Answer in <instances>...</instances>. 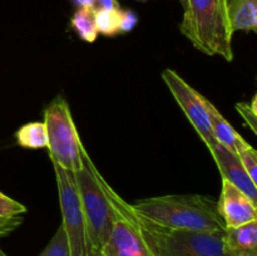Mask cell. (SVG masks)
<instances>
[{"label": "cell", "instance_id": "1", "mask_svg": "<svg viewBox=\"0 0 257 256\" xmlns=\"http://www.w3.org/2000/svg\"><path fill=\"white\" fill-rule=\"evenodd\" d=\"M137 215L172 230L225 231L217 201L202 195H167L143 198L132 205Z\"/></svg>", "mask_w": 257, "mask_h": 256}, {"label": "cell", "instance_id": "2", "mask_svg": "<svg viewBox=\"0 0 257 256\" xmlns=\"http://www.w3.org/2000/svg\"><path fill=\"white\" fill-rule=\"evenodd\" d=\"M180 30L196 49L233 59L232 35L226 0H186Z\"/></svg>", "mask_w": 257, "mask_h": 256}, {"label": "cell", "instance_id": "3", "mask_svg": "<svg viewBox=\"0 0 257 256\" xmlns=\"http://www.w3.org/2000/svg\"><path fill=\"white\" fill-rule=\"evenodd\" d=\"M130 213L155 256H233L225 243V231L166 228L137 215L132 205Z\"/></svg>", "mask_w": 257, "mask_h": 256}, {"label": "cell", "instance_id": "4", "mask_svg": "<svg viewBox=\"0 0 257 256\" xmlns=\"http://www.w3.org/2000/svg\"><path fill=\"white\" fill-rule=\"evenodd\" d=\"M83 168L74 172L92 255L100 253L109 238L113 223L110 203L95 175V166L83 146ZM90 255V256H92Z\"/></svg>", "mask_w": 257, "mask_h": 256}, {"label": "cell", "instance_id": "5", "mask_svg": "<svg viewBox=\"0 0 257 256\" xmlns=\"http://www.w3.org/2000/svg\"><path fill=\"white\" fill-rule=\"evenodd\" d=\"M43 123L47 128L48 150L52 162L73 173L82 170L83 145L64 98H55L45 108Z\"/></svg>", "mask_w": 257, "mask_h": 256}, {"label": "cell", "instance_id": "6", "mask_svg": "<svg viewBox=\"0 0 257 256\" xmlns=\"http://www.w3.org/2000/svg\"><path fill=\"white\" fill-rule=\"evenodd\" d=\"M98 181L107 196L113 212L109 238L102 253L104 256H155L143 240L137 225L131 217L130 206L95 168Z\"/></svg>", "mask_w": 257, "mask_h": 256}, {"label": "cell", "instance_id": "7", "mask_svg": "<svg viewBox=\"0 0 257 256\" xmlns=\"http://www.w3.org/2000/svg\"><path fill=\"white\" fill-rule=\"evenodd\" d=\"M53 166L59 193L62 226L69 243L70 256H90L92 251L88 240L87 223L83 215L74 173L55 163H53Z\"/></svg>", "mask_w": 257, "mask_h": 256}, {"label": "cell", "instance_id": "8", "mask_svg": "<svg viewBox=\"0 0 257 256\" xmlns=\"http://www.w3.org/2000/svg\"><path fill=\"white\" fill-rule=\"evenodd\" d=\"M162 79L170 89V92L172 93L173 98L181 107L182 112L185 113L187 119L190 120L196 132L198 133L201 140L207 146V148L216 145L217 141L213 137L212 130H211L207 110H206L205 103H203V95H201L197 90L193 89L173 69L163 70Z\"/></svg>", "mask_w": 257, "mask_h": 256}, {"label": "cell", "instance_id": "9", "mask_svg": "<svg viewBox=\"0 0 257 256\" xmlns=\"http://www.w3.org/2000/svg\"><path fill=\"white\" fill-rule=\"evenodd\" d=\"M217 208L225 227H238L257 221L256 203L226 180H222V190L217 201Z\"/></svg>", "mask_w": 257, "mask_h": 256}, {"label": "cell", "instance_id": "10", "mask_svg": "<svg viewBox=\"0 0 257 256\" xmlns=\"http://www.w3.org/2000/svg\"><path fill=\"white\" fill-rule=\"evenodd\" d=\"M208 150L222 175V180L232 183L236 188L242 191L251 201L257 203V183L251 180L250 176L245 171L238 157V153L228 150L218 142Z\"/></svg>", "mask_w": 257, "mask_h": 256}, {"label": "cell", "instance_id": "11", "mask_svg": "<svg viewBox=\"0 0 257 256\" xmlns=\"http://www.w3.org/2000/svg\"><path fill=\"white\" fill-rule=\"evenodd\" d=\"M203 103H205L206 110H207L213 137L220 145L225 146L226 148L236 153H240L241 151L251 147L250 143L245 141V138L237 131H235V128L226 120V118H223V115L218 112L217 108L207 98L203 97Z\"/></svg>", "mask_w": 257, "mask_h": 256}, {"label": "cell", "instance_id": "12", "mask_svg": "<svg viewBox=\"0 0 257 256\" xmlns=\"http://www.w3.org/2000/svg\"><path fill=\"white\" fill-rule=\"evenodd\" d=\"M225 243L233 256H257V221L226 227Z\"/></svg>", "mask_w": 257, "mask_h": 256}, {"label": "cell", "instance_id": "13", "mask_svg": "<svg viewBox=\"0 0 257 256\" xmlns=\"http://www.w3.org/2000/svg\"><path fill=\"white\" fill-rule=\"evenodd\" d=\"M230 25L236 30L256 32L257 0H226Z\"/></svg>", "mask_w": 257, "mask_h": 256}, {"label": "cell", "instance_id": "14", "mask_svg": "<svg viewBox=\"0 0 257 256\" xmlns=\"http://www.w3.org/2000/svg\"><path fill=\"white\" fill-rule=\"evenodd\" d=\"M15 137L20 147L30 150L48 148L47 128L43 122H32L22 125L15 133Z\"/></svg>", "mask_w": 257, "mask_h": 256}, {"label": "cell", "instance_id": "15", "mask_svg": "<svg viewBox=\"0 0 257 256\" xmlns=\"http://www.w3.org/2000/svg\"><path fill=\"white\" fill-rule=\"evenodd\" d=\"M94 9L95 8H79L70 20L73 30L87 43L95 42L99 35L94 22Z\"/></svg>", "mask_w": 257, "mask_h": 256}, {"label": "cell", "instance_id": "16", "mask_svg": "<svg viewBox=\"0 0 257 256\" xmlns=\"http://www.w3.org/2000/svg\"><path fill=\"white\" fill-rule=\"evenodd\" d=\"M27 212V207L9 196L0 192V225L19 226L23 222V213Z\"/></svg>", "mask_w": 257, "mask_h": 256}, {"label": "cell", "instance_id": "17", "mask_svg": "<svg viewBox=\"0 0 257 256\" xmlns=\"http://www.w3.org/2000/svg\"><path fill=\"white\" fill-rule=\"evenodd\" d=\"M119 17L120 9L110 12V10L95 8L94 22L98 33L107 37H115L119 34Z\"/></svg>", "mask_w": 257, "mask_h": 256}, {"label": "cell", "instance_id": "18", "mask_svg": "<svg viewBox=\"0 0 257 256\" xmlns=\"http://www.w3.org/2000/svg\"><path fill=\"white\" fill-rule=\"evenodd\" d=\"M38 256H70L69 243L62 225L57 228V232L54 233L47 247Z\"/></svg>", "mask_w": 257, "mask_h": 256}, {"label": "cell", "instance_id": "19", "mask_svg": "<svg viewBox=\"0 0 257 256\" xmlns=\"http://www.w3.org/2000/svg\"><path fill=\"white\" fill-rule=\"evenodd\" d=\"M257 97L253 95L251 103H237L236 104V110L241 114V117L245 119L246 124L250 127L253 133L257 132Z\"/></svg>", "mask_w": 257, "mask_h": 256}, {"label": "cell", "instance_id": "20", "mask_svg": "<svg viewBox=\"0 0 257 256\" xmlns=\"http://www.w3.org/2000/svg\"><path fill=\"white\" fill-rule=\"evenodd\" d=\"M238 157H240L241 163H242L243 168L250 176L251 180L257 183V152L255 148L251 146L250 148L241 151L238 153Z\"/></svg>", "mask_w": 257, "mask_h": 256}, {"label": "cell", "instance_id": "21", "mask_svg": "<svg viewBox=\"0 0 257 256\" xmlns=\"http://www.w3.org/2000/svg\"><path fill=\"white\" fill-rule=\"evenodd\" d=\"M138 22V18L132 10H123L120 9L119 17V34L122 33H128L136 27Z\"/></svg>", "mask_w": 257, "mask_h": 256}, {"label": "cell", "instance_id": "22", "mask_svg": "<svg viewBox=\"0 0 257 256\" xmlns=\"http://www.w3.org/2000/svg\"><path fill=\"white\" fill-rule=\"evenodd\" d=\"M95 8L104 10H118L120 9L118 0H95Z\"/></svg>", "mask_w": 257, "mask_h": 256}, {"label": "cell", "instance_id": "23", "mask_svg": "<svg viewBox=\"0 0 257 256\" xmlns=\"http://www.w3.org/2000/svg\"><path fill=\"white\" fill-rule=\"evenodd\" d=\"M78 8H95V0H73Z\"/></svg>", "mask_w": 257, "mask_h": 256}, {"label": "cell", "instance_id": "24", "mask_svg": "<svg viewBox=\"0 0 257 256\" xmlns=\"http://www.w3.org/2000/svg\"><path fill=\"white\" fill-rule=\"evenodd\" d=\"M17 228V226H10V225H0V237L3 236L9 235L12 231H14Z\"/></svg>", "mask_w": 257, "mask_h": 256}, {"label": "cell", "instance_id": "25", "mask_svg": "<svg viewBox=\"0 0 257 256\" xmlns=\"http://www.w3.org/2000/svg\"><path fill=\"white\" fill-rule=\"evenodd\" d=\"M178 2L181 3V5H182L183 8H186V0H178Z\"/></svg>", "mask_w": 257, "mask_h": 256}, {"label": "cell", "instance_id": "26", "mask_svg": "<svg viewBox=\"0 0 257 256\" xmlns=\"http://www.w3.org/2000/svg\"><path fill=\"white\" fill-rule=\"evenodd\" d=\"M0 256H8V255H7V253H5V252H4V251H3V250H2V248H0Z\"/></svg>", "mask_w": 257, "mask_h": 256}, {"label": "cell", "instance_id": "27", "mask_svg": "<svg viewBox=\"0 0 257 256\" xmlns=\"http://www.w3.org/2000/svg\"><path fill=\"white\" fill-rule=\"evenodd\" d=\"M92 256H104V255H103V253L100 252V253H95V255H92Z\"/></svg>", "mask_w": 257, "mask_h": 256}, {"label": "cell", "instance_id": "28", "mask_svg": "<svg viewBox=\"0 0 257 256\" xmlns=\"http://www.w3.org/2000/svg\"><path fill=\"white\" fill-rule=\"evenodd\" d=\"M140 2H146V0H140Z\"/></svg>", "mask_w": 257, "mask_h": 256}]
</instances>
